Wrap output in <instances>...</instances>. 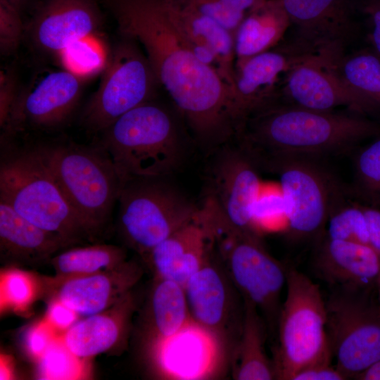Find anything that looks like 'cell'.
Segmentation results:
<instances>
[{"label": "cell", "mask_w": 380, "mask_h": 380, "mask_svg": "<svg viewBox=\"0 0 380 380\" xmlns=\"http://www.w3.org/2000/svg\"><path fill=\"white\" fill-rule=\"evenodd\" d=\"M234 37L244 19L265 0H183Z\"/></svg>", "instance_id": "33"}, {"label": "cell", "mask_w": 380, "mask_h": 380, "mask_svg": "<svg viewBox=\"0 0 380 380\" xmlns=\"http://www.w3.org/2000/svg\"><path fill=\"white\" fill-rule=\"evenodd\" d=\"M258 165L241 145L221 146L210 163L203 222L213 236L257 235L253 211L260 195Z\"/></svg>", "instance_id": "8"}, {"label": "cell", "mask_w": 380, "mask_h": 380, "mask_svg": "<svg viewBox=\"0 0 380 380\" xmlns=\"http://www.w3.org/2000/svg\"><path fill=\"white\" fill-rule=\"evenodd\" d=\"M134 42L126 37L111 52L100 85L81 115L88 129L102 132L125 113L151 101L158 80Z\"/></svg>", "instance_id": "10"}, {"label": "cell", "mask_w": 380, "mask_h": 380, "mask_svg": "<svg viewBox=\"0 0 380 380\" xmlns=\"http://www.w3.org/2000/svg\"><path fill=\"white\" fill-rule=\"evenodd\" d=\"M84 80L67 70L49 73L32 91L18 96L4 129L14 132L25 123L39 129L63 124L80 101Z\"/></svg>", "instance_id": "17"}, {"label": "cell", "mask_w": 380, "mask_h": 380, "mask_svg": "<svg viewBox=\"0 0 380 380\" xmlns=\"http://www.w3.org/2000/svg\"><path fill=\"white\" fill-rule=\"evenodd\" d=\"M35 149L60 186L90 238L108 223L122 182L107 151L74 143L42 145Z\"/></svg>", "instance_id": "4"}, {"label": "cell", "mask_w": 380, "mask_h": 380, "mask_svg": "<svg viewBox=\"0 0 380 380\" xmlns=\"http://www.w3.org/2000/svg\"><path fill=\"white\" fill-rule=\"evenodd\" d=\"M103 20L96 0H43L27 32L39 50L60 54L72 43L94 34Z\"/></svg>", "instance_id": "16"}, {"label": "cell", "mask_w": 380, "mask_h": 380, "mask_svg": "<svg viewBox=\"0 0 380 380\" xmlns=\"http://www.w3.org/2000/svg\"><path fill=\"white\" fill-rule=\"evenodd\" d=\"M0 242L3 253L18 260L49 258L68 244L58 235L31 223L0 200Z\"/></svg>", "instance_id": "24"}, {"label": "cell", "mask_w": 380, "mask_h": 380, "mask_svg": "<svg viewBox=\"0 0 380 380\" xmlns=\"http://www.w3.org/2000/svg\"><path fill=\"white\" fill-rule=\"evenodd\" d=\"M181 18L194 40L205 45L215 54L223 78L233 88L236 76L234 68V36L212 18L198 12L183 0H177Z\"/></svg>", "instance_id": "28"}, {"label": "cell", "mask_w": 380, "mask_h": 380, "mask_svg": "<svg viewBox=\"0 0 380 380\" xmlns=\"http://www.w3.org/2000/svg\"><path fill=\"white\" fill-rule=\"evenodd\" d=\"M18 99L14 78L10 73L1 72L0 80V126L4 129Z\"/></svg>", "instance_id": "40"}, {"label": "cell", "mask_w": 380, "mask_h": 380, "mask_svg": "<svg viewBox=\"0 0 380 380\" xmlns=\"http://www.w3.org/2000/svg\"><path fill=\"white\" fill-rule=\"evenodd\" d=\"M140 276L139 265L133 261H125L113 270L63 277L56 300L78 315L99 314L125 298Z\"/></svg>", "instance_id": "19"}, {"label": "cell", "mask_w": 380, "mask_h": 380, "mask_svg": "<svg viewBox=\"0 0 380 380\" xmlns=\"http://www.w3.org/2000/svg\"><path fill=\"white\" fill-rule=\"evenodd\" d=\"M155 373L170 380H206L222 376L228 365L227 338L191 317L175 334L148 343Z\"/></svg>", "instance_id": "14"}, {"label": "cell", "mask_w": 380, "mask_h": 380, "mask_svg": "<svg viewBox=\"0 0 380 380\" xmlns=\"http://www.w3.org/2000/svg\"><path fill=\"white\" fill-rule=\"evenodd\" d=\"M54 339L51 327L47 322H43L27 331L25 343L27 351L39 358Z\"/></svg>", "instance_id": "39"}, {"label": "cell", "mask_w": 380, "mask_h": 380, "mask_svg": "<svg viewBox=\"0 0 380 380\" xmlns=\"http://www.w3.org/2000/svg\"><path fill=\"white\" fill-rule=\"evenodd\" d=\"M289 27L290 20L281 0H265L244 19L236 32V66L267 51Z\"/></svg>", "instance_id": "26"}, {"label": "cell", "mask_w": 380, "mask_h": 380, "mask_svg": "<svg viewBox=\"0 0 380 380\" xmlns=\"http://www.w3.org/2000/svg\"><path fill=\"white\" fill-rule=\"evenodd\" d=\"M265 327L255 305L245 301L240 334L231 353L233 379L237 380L276 379L273 362L265 348Z\"/></svg>", "instance_id": "25"}, {"label": "cell", "mask_w": 380, "mask_h": 380, "mask_svg": "<svg viewBox=\"0 0 380 380\" xmlns=\"http://www.w3.org/2000/svg\"><path fill=\"white\" fill-rule=\"evenodd\" d=\"M241 145L258 167L279 158L317 159L380 136V125L365 115L319 111L295 105L270 108L253 115Z\"/></svg>", "instance_id": "2"}, {"label": "cell", "mask_w": 380, "mask_h": 380, "mask_svg": "<svg viewBox=\"0 0 380 380\" xmlns=\"http://www.w3.org/2000/svg\"><path fill=\"white\" fill-rule=\"evenodd\" d=\"M125 258L123 248L97 244L65 251L54 256L51 263L59 276L68 277L113 270L125 262Z\"/></svg>", "instance_id": "29"}, {"label": "cell", "mask_w": 380, "mask_h": 380, "mask_svg": "<svg viewBox=\"0 0 380 380\" xmlns=\"http://www.w3.org/2000/svg\"><path fill=\"white\" fill-rule=\"evenodd\" d=\"M336 69L350 85L380 108V57L374 51L345 56Z\"/></svg>", "instance_id": "30"}, {"label": "cell", "mask_w": 380, "mask_h": 380, "mask_svg": "<svg viewBox=\"0 0 380 380\" xmlns=\"http://www.w3.org/2000/svg\"><path fill=\"white\" fill-rule=\"evenodd\" d=\"M262 167L279 176L291 235L304 239L319 234L331 210L343 198L337 180L317 159L279 158Z\"/></svg>", "instance_id": "9"}, {"label": "cell", "mask_w": 380, "mask_h": 380, "mask_svg": "<svg viewBox=\"0 0 380 380\" xmlns=\"http://www.w3.org/2000/svg\"><path fill=\"white\" fill-rule=\"evenodd\" d=\"M366 215L369 246L380 257V208L363 204Z\"/></svg>", "instance_id": "43"}, {"label": "cell", "mask_w": 380, "mask_h": 380, "mask_svg": "<svg viewBox=\"0 0 380 380\" xmlns=\"http://www.w3.org/2000/svg\"><path fill=\"white\" fill-rule=\"evenodd\" d=\"M198 215L144 256L150 262L156 277L174 281L184 287L203 265L213 240Z\"/></svg>", "instance_id": "20"}, {"label": "cell", "mask_w": 380, "mask_h": 380, "mask_svg": "<svg viewBox=\"0 0 380 380\" xmlns=\"http://www.w3.org/2000/svg\"><path fill=\"white\" fill-rule=\"evenodd\" d=\"M20 11L29 0H6Z\"/></svg>", "instance_id": "47"}, {"label": "cell", "mask_w": 380, "mask_h": 380, "mask_svg": "<svg viewBox=\"0 0 380 380\" xmlns=\"http://www.w3.org/2000/svg\"><path fill=\"white\" fill-rule=\"evenodd\" d=\"M213 241L245 301L255 305L270 323L278 321L286 271L266 251L260 236L227 233L215 236Z\"/></svg>", "instance_id": "13"}, {"label": "cell", "mask_w": 380, "mask_h": 380, "mask_svg": "<svg viewBox=\"0 0 380 380\" xmlns=\"http://www.w3.org/2000/svg\"><path fill=\"white\" fill-rule=\"evenodd\" d=\"M3 304L20 308L28 304L34 295V286L29 276L19 270L8 271L1 277Z\"/></svg>", "instance_id": "37"}, {"label": "cell", "mask_w": 380, "mask_h": 380, "mask_svg": "<svg viewBox=\"0 0 380 380\" xmlns=\"http://www.w3.org/2000/svg\"><path fill=\"white\" fill-rule=\"evenodd\" d=\"M121 34L139 42L155 76L195 137L224 144L236 133L232 87L196 57L198 44L184 25L177 0H101Z\"/></svg>", "instance_id": "1"}, {"label": "cell", "mask_w": 380, "mask_h": 380, "mask_svg": "<svg viewBox=\"0 0 380 380\" xmlns=\"http://www.w3.org/2000/svg\"><path fill=\"white\" fill-rule=\"evenodd\" d=\"M294 28L286 49L300 58H315L336 67L357 33L350 0H281Z\"/></svg>", "instance_id": "12"}, {"label": "cell", "mask_w": 380, "mask_h": 380, "mask_svg": "<svg viewBox=\"0 0 380 380\" xmlns=\"http://www.w3.org/2000/svg\"><path fill=\"white\" fill-rule=\"evenodd\" d=\"M286 296L278 317L279 342L272 360L276 379L291 380L300 369L331 362L326 301L319 286L295 269L286 271Z\"/></svg>", "instance_id": "6"}, {"label": "cell", "mask_w": 380, "mask_h": 380, "mask_svg": "<svg viewBox=\"0 0 380 380\" xmlns=\"http://www.w3.org/2000/svg\"><path fill=\"white\" fill-rule=\"evenodd\" d=\"M0 200L68 245L90 238L35 148L11 152L1 160Z\"/></svg>", "instance_id": "5"}, {"label": "cell", "mask_w": 380, "mask_h": 380, "mask_svg": "<svg viewBox=\"0 0 380 380\" xmlns=\"http://www.w3.org/2000/svg\"><path fill=\"white\" fill-rule=\"evenodd\" d=\"M355 379L360 380H380V360L374 363Z\"/></svg>", "instance_id": "45"}, {"label": "cell", "mask_w": 380, "mask_h": 380, "mask_svg": "<svg viewBox=\"0 0 380 380\" xmlns=\"http://www.w3.org/2000/svg\"><path fill=\"white\" fill-rule=\"evenodd\" d=\"M190 318L184 287L156 277L148 306V343L175 334Z\"/></svg>", "instance_id": "27"}, {"label": "cell", "mask_w": 380, "mask_h": 380, "mask_svg": "<svg viewBox=\"0 0 380 380\" xmlns=\"http://www.w3.org/2000/svg\"><path fill=\"white\" fill-rule=\"evenodd\" d=\"M322 277L340 289L363 291L380 274V257L369 245L327 237L316 255Z\"/></svg>", "instance_id": "21"}, {"label": "cell", "mask_w": 380, "mask_h": 380, "mask_svg": "<svg viewBox=\"0 0 380 380\" xmlns=\"http://www.w3.org/2000/svg\"><path fill=\"white\" fill-rule=\"evenodd\" d=\"M285 91L293 105L319 111L345 106L366 115L379 107L350 85L336 67L303 58L287 71Z\"/></svg>", "instance_id": "15"}, {"label": "cell", "mask_w": 380, "mask_h": 380, "mask_svg": "<svg viewBox=\"0 0 380 380\" xmlns=\"http://www.w3.org/2000/svg\"><path fill=\"white\" fill-rule=\"evenodd\" d=\"M11 377V372L7 364L3 360H1L0 379H8Z\"/></svg>", "instance_id": "46"}, {"label": "cell", "mask_w": 380, "mask_h": 380, "mask_svg": "<svg viewBox=\"0 0 380 380\" xmlns=\"http://www.w3.org/2000/svg\"><path fill=\"white\" fill-rule=\"evenodd\" d=\"M167 179H129L122 184L118 196L120 234L143 257L193 221L199 212L200 208Z\"/></svg>", "instance_id": "7"}, {"label": "cell", "mask_w": 380, "mask_h": 380, "mask_svg": "<svg viewBox=\"0 0 380 380\" xmlns=\"http://www.w3.org/2000/svg\"><path fill=\"white\" fill-rule=\"evenodd\" d=\"M300 59L287 50L267 51L236 66L232 104L237 134L253 115L269 106L279 76Z\"/></svg>", "instance_id": "18"}, {"label": "cell", "mask_w": 380, "mask_h": 380, "mask_svg": "<svg viewBox=\"0 0 380 380\" xmlns=\"http://www.w3.org/2000/svg\"><path fill=\"white\" fill-rule=\"evenodd\" d=\"M101 145L123 184L139 177H167L181 165L185 146L177 123L151 101L123 114L102 131Z\"/></svg>", "instance_id": "3"}, {"label": "cell", "mask_w": 380, "mask_h": 380, "mask_svg": "<svg viewBox=\"0 0 380 380\" xmlns=\"http://www.w3.org/2000/svg\"><path fill=\"white\" fill-rule=\"evenodd\" d=\"M65 346L54 339L39 357L38 375L41 379H75L81 376L82 363Z\"/></svg>", "instance_id": "34"}, {"label": "cell", "mask_w": 380, "mask_h": 380, "mask_svg": "<svg viewBox=\"0 0 380 380\" xmlns=\"http://www.w3.org/2000/svg\"><path fill=\"white\" fill-rule=\"evenodd\" d=\"M327 224L329 239L369 246L363 204L348 203L343 198L331 210Z\"/></svg>", "instance_id": "32"}, {"label": "cell", "mask_w": 380, "mask_h": 380, "mask_svg": "<svg viewBox=\"0 0 380 380\" xmlns=\"http://www.w3.org/2000/svg\"><path fill=\"white\" fill-rule=\"evenodd\" d=\"M129 293L110 315L103 312L84 317L65 331L61 339L75 356L84 359L97 355L120 340L134 306Z\"/></svg>", "instance_id": "23"}, {"label": "cell", "mask_w": 380, "mask_h": 380, "mask_svg": "<svg viewBox=\"0 0 380 380\" xmlns=\"http://www.w3.org/2000/svg\"><path fill=\"white\" fill-rule=\"evenodd\" d=\"M20 10L6 0H0V49L8 55L18 46L24 32Z\"/></svg>", "instance_id": "36"}, {"label": "cell", "mask_w": 380, "mask_h": 380, "mask_svg": "<svg viewBox=\"0 0 380 380\" xmlns=\"http://www.w3.org/2000/svg\"><path fill=\"white\" fill-rule=\"evenodd\" d=\"M78 316L73 310L55 299L49 307L46 322L52 329L65 331L78 320Z\"/></svg>", "instance_id": "42"}, {"label": "cell", "mask_w": 380, "mask_h": 380, "mask_svg": "<svg viewBox=\"0 0 380 380\" xmlns=\"http://www.w3.org/2000/svg\"><path fill=\"white\" fill-rule=\"evenodd\" d=\"M361 293L340 289L326 301L332 359L347 379L380 360V308Z\"/></svg>", "instance_id": "11"}, {"label": "cell", "mask_w": 380, "mask_h": 380, "mask_svg": "<svg viewBox=\"0 0 380 380\" xmlns=\"http://www.w3.org/2000/svg\"><path fill=\"white\" fill-rule=\"evenodd\" d=\"M363 8L371 20V39L374 51L380 57V0H366Z\"/></svg>", "instance_id": "44"}, {"label": "cell", "mask_w": 380, "mask_h": 380, "mask_svg": "<svg viewBox=\"0 0 380 380\" xmlns=\"http://www.w3.org/2000/svg\"><path fill=\"white\" fill-rule=\"evenodd\" d=\"M60 57L65 70L85 78L101 70L107 64L103 49L99 48L89 37L70 44Z\"/></svg>", "instance_id": "35"}, {"label": "cell", "mask_w": 380, "mask_h": 380, "mask_svg": "<svg viewBox=\"0 0 380 380\" xmlns=\"http://www.w3.org/2000/svg\"><path fill=\"white\" fill-rule=\"evenodd\" d=\"M212 247L203 265L191 277L184 289L191 317L227 338L234 300L223 272L209 258Z\"/></svg>", "instance_id": "22"}, {"label": "cell", "mask_w": 380, "mask_h": 380, "mask_svg": "<svg viewBox=\"0 0 380 380\" xmlns=\"http://www.w3.org/2000/svg\"><path fill=\"white\" fill-rule=\"evenodd\" d=\"M281 217L286 220V207L282 194H267L262 197L260 195L253 211V223L256 232H260L265 227L274 221L281 220Z\"/></svg>", "instance_id": "38"}, {"label": "cell", "mask_w": 380, "mask_h": 380, "mask_svg": "<svg viewBox=\"0 0 380 380\" xmlns=\"http://www.w3.org/2000/svg\"><path fill=\"white\" fill-rule=\"evenodd\" d=\"M346 376L331 362L315 364L296 372L291 380H344Z\"/></svg>", "instance_id": "41"}, {"label": "cell", "mask_w": 380, "mask_h": 380, "mask_svg": "<svg viewBox=\"0 0 380 380\" xmlns=\"http://www.w3.org/2000/svg\"><path fill=\"white\" fill-rule=\"evenodd\" d=\"M353 185L364 205L380 208V137L357 153Z\"/></svg>", "instance_id": "31"}]
</instances>
